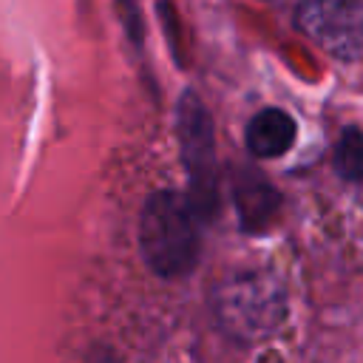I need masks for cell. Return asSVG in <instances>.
Segmentation results:
<instances>
[{
  "instance_id": "cell-1",
  "label": "cell",
  "mask_w": 363,
  "mask_h": 363,
  "mask_svg": "<svg viewBox=\"0 0 363 363\" xmlns=\"http://www.w3.org/2000/svg\"><path fill=\"white\" fill-rule=\"evenodd\" d=\"M139 247L147 267L162 278H182L196 267L201 235L199 216L193 213L187 196L176 190H159L145 201Z\"/></svg>"
},
{
  "instance_id": "cell-2",
  "label": "cell",
  "mask_w": 363,
  "mask_h": 363,
  "mask_svg": "<svg viewBox=\"0 0 363 363\" xmlns=\"http://www.w3.org/2000/svg\"><path fill=\"white\" fill-rule=\"evenodd\" d=\"M179 147L182 162L190 179V207L201 218H210L218 207V167H216V142L213 119L201 99L187 91L179 99Z\"/></svg>"
},
{
  "instance_id": "cell-3",
  "label": "cell",
  "mask_w": 363,
  "mask_h": 363,
  "mask_svg": "<svg viewBox=\"0 0 363 363\" xmlns=\"http://www.w3.org/2000/svg\"><path fill=\"white\" fill-rule=\"evenodd\" d=\"M221 326L241 340L269 335L284 315V292L269 275H238L216 301Z\"/></svg>"
},
{
  "instance_id": "cell-4",
  "label": "cell",
  "mask_w": 363,
  "mask_h": 363,
  "mask_svg": "<svg viewBox=\"0 0 363 363\" xmlns=\"http://www.w3.org/2000/svg\"><path fill=\"white\" fill-rule=\"evenodd\" d=\"M298 28L340 60H357L363 48L360 0H303L295 11Z\"/></svg>"
},
{
  "instance_id": "cell-5",
  "label": "cell",
  "mask_w": 363,
  "mask_h": 363,
  "mask_svg": "<svg viewBox=\"0 0 363 363\" xmlns=\"http://www.w3.org/2000/svg\"><path fill=\"white\" fill-rule=\"evenodd\" d=\"M233 201L241 227L258 233L278 216L281 193L272 187V182H267L264 173L252 167H241L233 176Z\"/></svg>"
},
{
  "instance_id": "cell-6",
  "label": "cell",
  "mask_w": 363,
  "mask_h": 363,
  "mask_svg": "<svg viewBox=\"0 0 363 363\" xmlns=\"http://www.w3.org/2000/svg\"><path fill=\"white\" fill-rule=\"evenodd\" d=\"M295 133H298V125L286 111L264 108L247 125V147L258 159H278L292 147Z\"/></svg>"
},
{
  "instance_id": "cell-7",
  "label": "cell",
  "mask_w": 363,
  "mask_h": 363,
  "mask_svg": "<svg viewBox=\"0 0 363 363\" xmlns=\"http://www.w3.org/2000/svg\"><path fill=\"white\" fill-rule=\"evenodd\" d=\"M335 167H337V173H340L346 182H352V184L360 182L363 147H360V130H357L354 125H349V128L343 130V136L337 139V145H335Z\"/></svg>"
}]
</instances>
